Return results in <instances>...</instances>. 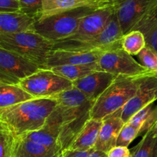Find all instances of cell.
I'll use <instances>...</instances> for the list:
<instances>
[{
  "label": "cell",
  "instance_id": "34",
  "mask_svg": "<svg viewBox=\"0 0 157 157\" xmlns=\"http://www.w3.org/2000/svg\"><path fill=\"white\" fill-rule=\"evenodd\" d=\"M150 130H151L152 133H153V136L157 137V121H156V123L154 124V125L152 127V128L150 129Z\"/></svg>",
  "mask_w": 157,
  "mask_h": 157
},
{
  "label": "cell",
  "instance_id": "8",
  "mask_svg": "<svg viewBox=\"0 0 157 157\" xmlns=\"http://www.w3.org/2000/svg\"><path fill=\"white\" fill-rule=\"evenodd\" d=\"M98 65L102 71L108 72L116 76L136 78L155 74L144 67L123 48L103 53L98 60Z\"/></svg>",
  "mask_w": 157,
  "mask_h": 157
},
{
  "label": "cell",
  "instance_id": "27",
  "mask_svg": "<svg viewBox=\"0 0 157 157\" xmlns=\"http://www.w3.org/2000/svg\"><path fill=\"white\" fill-rule=\"evenodd\" d=\"M18 2L20 4V12L36 20L42 9L41 0H18Z\"/></svg>",
  "mask_w": 157,
  "mask_h": 157
},
{
  "label": "cell",
  "instance_id": "25",
  "mask_svg": "<svg viewBox=\"0 0 157 157\" xmlns=\"http://www.w3.org/2000/svg\"><path fill=\"white\" fill-rule=\"evenodd\" d=\"M136 56L144 67L157 74V52L156 51L147 45Z\"/></svg>",
  "mask_w": 157,
  "mask_h": 157
},
{
  "label": "cell",
  "instance_id": "9",
  "mask_svg": "<svg viewBox=\"0 0 157 157\" xmlns=\"http://www.w3.org/2000/svg\"><path fill=\"white\" fill-rule=\"evenodd\" d=\"M156 2V0H112L123 34L133 31Z\"/></svg>",
  "mask_w": 157,
  "mask_h": 157
},
{
  "label": "cell",
  "instance_id": "29",
  "mask_svg": "<svg viewBox=\"0 0 157 157\" xmlns=\"http://www.w3.org/2000/svg\"><path fill=\"white\" fill-rule=\"evenodd\" d=\"M20 12L18 0H0V12Z\"/></svg>",
  "mask_w": 157,
  "mask_h": 157
},
{
  "label": "cell",
  "instance_id": "11",
  "mask_svg": "<svg viewBox=\"0 0 157 157\" xmlns=\"http://www.w3.org/2000/svg\"><path fill=\"white\" fill-rule=\"evenodd\" d=\"M41 67L23 57L0 48V74L16 84L38 71Z\"/></svg>",
  "mask_w": 157,
  "mask_h": 157
},
{
  "label": "cell",
  "instance_id": "28",
  "mask_svg": "<svg viewBox=\"0 0 157 157\" xmlns=\"http://www.w3.org/2000/svg\"><path fill=\"white\" fill-rule=\"evenodd\" d=\"M143 34L145 37L147 45L157 52V21L147 28Z\"/></svg>",
  "mask_w": 157,
  "mask_h": 157
},
{
  "label": "cell",
  "instance_id": "13",
  "mask_svg": "<svg viewBox=\"0 0 157 157\" xmlns=\"http://www.w3.org/2000/svg\"><path fill=\"white\" fill-rule=\"evenodd\" d=\"M104 53L100 51L94 52H81V51L52 49L48 55L44 69H48L55 66L78 65L90 64L97 63Z\"/></svg>",
  "mask_w": 157,
  "mask_h": 157
},
{
  "label": "cell",
  "instance_id": "5",
  "mask_svg": "<svg viewBox=\"0 0 157 157\" xmlns=\"http://www.w3.org/2000/svg\"><path fill=\"white\" fill-rule=\"evenodd\" d=\"M96 9L79 8L38 20L32 31L53 43L67 39L76 33L81 20Z\"/></svg>",
  "mask_w": 157,
  "mask_h": 157
},
{
  "label": "cell",
  "instance_id": "17",
  "mask_svg": "<svg viewBox=\"0 0 157 157\" xmlns=\"http://www.w3.org/2000/svg\"><path fill=\"white\" fill-rule=\"evenodd\" d=\"M35 19L21 12H0V35L32 31Z\"/></svg>",
  "mask_w": 157,
  "mask_h": 157
},
{
  "label": "cell",
  "instance_id": "2",
  "mask_svg": "<svg viewBox=\"0 0 157 157\" xmlns=\"http://www.w3.org/2000/svg\"><path fill=\"white\" fill-rule=\"evenodd\" d=\"M57 106L53 98H33L0 110V124L13 136L39 130Z\"/></svg>",
  "mask_w": 157,
  "mask_h": 157
},
{
  "label": "cell",
  "instance_id": "15",
  "mask_svg": "<svg viewBox=\"0 0 157 157\" xmlns=\"http://www.w3.org/2000/svg\"><path fill=\"white\" fill-rule=\"evenodd\" d=\"M116 75L106 71H96L73 81V87L94 102L113 82Z\"/></svg>",
  "mask_w": 157,
  "mask_h": 157
},
{
  "label": "cell",
  "instance_id": "14",
  "mask_svg": "<svg viewBox=\"0 0 157 157\" xmlns=\"http://www.w3.org/2000/svg\"><path fill=\"white\" fill-rule=\"evenodd\" d=\"M41 2L42 9L35 21L79 8L101 9L113 5L112 0H41Z\"/></svg>",
  "mask_w": 157,
  "mask_h": 157
},
{
  "label": "cell",
  "instance_id": "33",
  "mask_svg": "<svg viewBox=\"0 0 157 157\" xmlns=\"http://www.w3.org/2000/svg\"><path fill=\"white\" fill-rule=\"evenodd\" d=\"M2 84H16L13 81H12V80H11L10 78H9L8 77H6V76H5V75L0 74V85Z\"/></svg>",
  "mask_w": 157,
  "mask_h": 157
},
{
  "label": "cell",
  "instance_id": "3",
  "mask_svg": "<svg viewBox=\"0 0 157 157\" xmlns=\"http://www.w3.org/2000/svg\"><path fill=\"white\" fill-rule=\"evenodd\" d=\"M144 77L117 76L113 82L94 101L90 110V118L103 120L121 110L134 96Z\"/></svg>",
  "mask_w": 157,
  "mask_h": 157
},
{
  "label": "cell",
  "instance_id": "12",
  "mask_svg": "<svg viewBox=\"0 0 157 157\" xmlns=\"http://www.w3.org/2000/svg\"><path fill=\"white\" fill-rule=\"evenodd\" d=\"M113 13V5L96 9L81 20L75 35L64 40L82 41L94 38L105 29Z\"/></svg>",
  "mask_w": 157,
  "mask_h": 157
},
{
  "label": "cell",
  "instance_id": "22",
  "mask_svg": "<svg viewBox=\"0 0 157 157\" xmlns=\"http://www.w3.org/2000/svg\"><path fill=\"white\" fill-rule=\"evenodd\" d=\"M130 157H157V137L153 136L150 129L130 150Z\"/></svg>",
  "mask_w": 157,
  "mask_h": 157
},
{
  "label": "cell",
  "instance_id": "7",
  "mask_svg": "<svg viewBox=\"0 0 157 157\" xmlns=\"http://www.w3.org/2000/svg\"><path fill=\"white\" fill-rule=\"evenodd\" d=\"M18 85L34 98H52L74 87L72 81L44 68L20 81Z\"/></svg>",
  "mask_w": 157,
  "mask_h": 157
},
{
  "label": "cell",
  "instance_id": "10",
  "mask_svg": "<svg viewBox=\"0 0 157 157\" xmlns=\"http://www.w3.org/2000/svg\"><path fill=\"white\" fill-rule=\"evenodd\" d=\"M157 101V74L141 79L134 96L121 109V118L127 123L136 113Z\"/></svg>",
  "mask_w": 157,
  "mask_h": 157
},
{
  "label": "cell",
  "instance_id": "19",
  "mask_svg": "<svg viewBox=\"0 0 157 157\" xmlns=\"http://www.w3.org/2000/svg\"><path fill=\"white\" fill-rule=\"evenodd\" d=\"M61 153L25 138L15 137L12 157H59Z\"/></svg>",
  "mask_w": 157,
  "mask_h": 157
},
{
  "label": "cell",
  "instance_id": "20",
  "mask_svg": "<svg viewBox=\"0 0 157 157\" xmlns=\"http://www.w3.org/2000/svg\"><path fill=\"white\" fill-rule=\"evenodd\" d=\"M33 98L18 84L0 85V110Z\"/></svg>",
  "mask_w": 157,
  "mask_h": 157
},
{
  "label": "cell",
  "instance_id": "35",
  "mask_svg": "<svg viewBox=\"0 0 157 157\" xmlns=\"http://www.w3.org/2000/svg\"><path fill=\"white\" fill-rule=\"evenodd\" d=\"M0 125H1V124H0Z\"/></svg>",
  "mask_w": 157,
  "mask_h": 157
},
{
  "label": "cell",
  "instance_id": "31",
  "mask_svg": "<svg viewBox=\"0 0 157 157\" xmlns=\"http://www.w3.org/2000/svg\"><path fill=\"white\" fill-rule=\"evenodd\" d=\"M90 150L89 151H81V150H65L61 152L59 157H87Z\"/></svg>",
  "mask_w": 157,
  "mask_h": 157
},
{
  "label": "cell",
  "instance_id": "18",
  "mask_svg": "<svg viewBox=\"0 0 157 157\" xmlns=\"http://www.w3.org/2000/svg\"><path fill=\"white\" fill-rule=\"evenodd\" d=\"M102 125V120L90 118L87 121L75 140L67 150L89 151L94 149L98 140L100 130Z\"/></svg>",
  "mask_w": 157,
  "mask_h": 157
},
{
  "label": "cell",
  "instance_id": "1",
  "mask_svg": "<svg viewBox=\"0 0 157 157\" xmlns=\"http://www.w3.org/2000/svg\"><path fill=\"white\" fill-rule=\"evenodd\" d=\"M52 98L57 101L55 111L59 121L58 140L63 151L70 147L77 135L90 119V110L94 102L75 87Z\"/></svg>",
  "mask_w": 157,
  "mask_h": 157
},
{
  "label": "cell",
  "instance_id": "26",
  "mask_svg": "<svg viewBox=\"0 0 157 157\" xmlns=\"http://www.w3.org/2000/svg\"><path fill=\"white\" fill-rule=\"evenodd\" d=\"M140 132L137 129L130 123H126L118 136L117 140V146L128 147V146L139 136Z\"/></svg>",
  "mask_w": 157,
  "mask_h": 157
},
{
  "label": "cell",
  "instance_id": "4",
  "mask_svg": "<svg viewBox=\"0 0 157 157\" xmlns=\"http://www.w3.org/2000/svg\"><path fill=\"white\" fill-rule=\"evenodd\" d=\"M0 48L14 52L44 68L53 42L33 31L0 35Z\"/></svg>",
  "mask_w": 157,
  "mask_h": 157
},
{
  "label": "cell",
  "instance_id": "6",
  "mask_svg": "<svg viewBox=\"0 0 157 157\" xmlns=\"http://www.w3.org/2000/svg\"><path fill=\"white\" fill-rule=\"evenodd\" d=\"M124 36L116 14L113 13L105 29L94 38L82 41H62L53 43L52 49L81 51V52H106L122 48V38Z\"/></svg>",
  "mask_w": 157,
  "mask_h": 157
},
{
  "label": "cell",
  "instance_id": "32",
  "mask_svg": "<svg viewBox=\"0 0 157 157\" xmlns=\"http://www.w3.org/2000/svg\"><path fill=\"white\" fill-rule=\"evenodd\" d=\"M87 157H107V153H104V152L99 151V150H96L93 149V150H90Z\"/></svg>",
  "mask_w": 157,
  "mask_h": 157
},
{
  "label": "cell",
  "instance_id": "16",
  "mask_svg": "<svg viewBox=\"0 0 157 157\" xmlns=\"http://www.w3.org/2000/svg\"><path fill=\"white\" fill-rule=\"evenodd\" d=\"M125 123L121 118V110L108 115L102 120L94 150L107 152L117 146V140Z\"/></svg>",
  "mask_w": 157,
  "mask_h": 157
},
{
  "label": "cell",
  "instance_id": "23",
  "mask_svg": "<svg viewBox=\"0 0 157 157\" xmlns=\"http://www.w3.org/2000/svg\"><path fill=\"white\" fill-rule=\"evenodd\" d=\"M146 46L145 37L140 31H131L124 35L122 38V48L132 56L138 55Z\"/></svg>",
  "mask_w": 157,
  "mask_h": 157
},
{
  "label": "cell",
  "instance_id": "24",
  "mask_svg": "<svg viewBox=\"0 0 157 157\" xmlns=\"http://www.w3.org/2000/svg\"><path fill=\"white\" fill-rule=\"evenodd\" d=\"M15 136L0 125V157H12Z\"/></svg>",
  "mask_w": 157,
  "mask_h": 157
},
{
  "label": "cell",
  "instance_id": "30",
  "mask_svg": "<svg viewBox=\"0 0 157 157\" xmlns=\"http://www.w3.org/2000/svg\"><path fill=\"white\" fill-rule=\"evenodd\" d=\"M107 157H130V150L128 147L116 146L107 153Z\"/></svg>",
  "mask_w": 157,
  "mask_h": 157
},
{
  "label": "cell",
  "instance_id": "21",
  "mask_svg": "<svg viewBox=\"0 0 157 157\" xmlns=\"http://www.w3.org/2000/svg\"><path fill=\"white\" fill-rule=\"evenodd\" d=\"M54 73L63 77L71 81L82 78L90 74L100 71L98 62L90 64H78V65H61L55 66L48 68Z\"/></svg>",
  "mask_w": 157,
  "mask_h": 157
}]
</instances>
